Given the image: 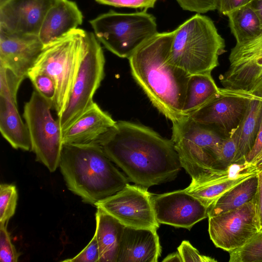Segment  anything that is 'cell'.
I'll return each mask as SVG.
<instances>
[{
  "label": "cell",
  "mask_w": 262,
  "mask_h": 262,
  "mask_svg": "<svg viewBox=\"0 0 262 262\" xmlns=\"http://www.w3.org/2000/svg\"><path fill=\"white\" fill-rule=\"evenodd\" d=\"M97 143L130 181L146 188L174 180L182 168L171 140L142 124L116 121Z\"/></svg>",
  "instance_id": "1"
},
{
  "label": "cell",
  "mask_w": 262,
  "mask_h": 262,
  "mask_svg": "<svg viewBox=\"0 0 262 262\" xmlns=\"http://www.w3.org/2000/svg\"><path fill=\"white\" fill-rule=\"evenodd\" d=\"M175 33L157 32L128 59L132 75L152 104L171 122L184 117L189 75L168 61Z\"/></svg>",
  "instance_id": "2"
},
{
  "label": "cell",
  "mask_w": 262,
  "mask_h": 262,
  "mask_svg": "<svg viewBox=\"0 0 262 262\" xmlns=\"http://www.w3.org/2000/svg\"><path fill=\"white\" fill-rule=\"evenodd\" d=\"M59 166L69 189L94 205L128 184L98 143L63 144Z\"/></svg>",
  "instance_id": "3"
},
{
  "label": "cell",
  "mask_w": 262,
  "mask_h": 262,
  "mask_svg": "<svg viewBox=\"0 0 262 262\" xmlns=\"http://www.w3.org/2000/svg\"><path fill=\"white\" fill-rule=\"evenodd\" d=\"M171 140L182 167L191 178L189 186L210 183L231 177V167L220 170L216 153L224 137L197 123L189 116L172 122Z\"/></svg>",
  "instance_id": "4"
},
{
  "label": "cell",
  "mask_w": 262,
  "mask_h": 262,
  "mask_svg": "<svg viewBox=\"0 0 262 262\" xmlns=\"http://www.w3.org/2000/svg\"><path fill=\"white\" fill-rule=\"evenodd\" d=\"M174 30L170 63L189 75L211 73L219 66L225 42L209 17L196 13Z\"/></svg>",
  "instance_id": "5"
},
{
  "label": "cell",
  "mask_w": 262,
  "mask_h": 262,
  "mask_svg": "<svg viewBox=\"0 0 262 262\" xmlns=\"http://www.w3.org/2000/svg\"><path fill=\"white\" fill-rule=\"evenodd\" d=\"M86 32L76 28L44 46L32 67L51 76L56 85L53 108L57 117L64 110L87 50Z\"/></svg>",
  "instance_id": "6"
},
{
  "label": "cell",
  "mask_w": 262,
  "mask_h": 262,
  "mask_svg": "<svg viewBox=\"0 0 262 262\" xmlns=\"http://www.w3.org/2000/svg\"><path fill=\"white\" fill-rule=\"evenodd\" d=\"M90 23L99 42L120 58H128L158 32L156 18L146 10L131 13L110 10Z\"/></svg>",
  "instance_id": "7"
},
{
  "label": "cell",
  "mask_w": 262,
  "mask_h": 262,
  "mask_svg": "<svg viewBox=\"0 0 262 262\" xmlns=\"http://www.w3.org/2000/svg\"><path fill=\"white\" fill-rule=\"evenodd\" d=\"M52 105L34 90L25 103L23 117L28 127L31 150L36 160L51 172L59 166L63 146L62 132L53 118Z\"/></svg>",
  "instance_id": "8"
},
{
  "label": "cell",
  "mask_w": 262,
  "mask_h": 262,
  "mask_svg": "<svg viewBox=\"0 0 262 262\" xmlns=\"http://www.w3.org/2000/svg\"><path fill=\"white\" fill-rule=\"evenodd\" d=\"M87 50L80 65L66 107L57 120L63 132L94 102L104 77L105 57L94 33L86 32Z\"/></svg>",
  "instance_id": "9"
},
{
  "label": "cell",
  "mask_w": 262,
  "mask_h": 262,
  "mask_svg": "<svg viewBox=\"0 0 262 262\" xmlns=\"http://www.w3.org/2000/svg\"><path fill=\"white\" fill-rule=\"evenodd\" d=\"M228 70L220 76L224 93L262 100V33L236 43L229 56Z\"/></svg>",
  "instance_id": "10"
},
{
  "label": "cell",
  "mask_w": 262,
  "mask_h": 262,
  "mask_svg": "<svg viewBox=\"0 0 262 262\" xmlns=\"http://www.w3.org/2000/svg\"><path fill=\"white\" fill-rule=\"evenodd\" d=\"M260 226L255 198L236 209L208 217V232L214 245L229 252L245 245Z\"/></svg>",
  "instance_id": "11"
},
{
  "label": "cell",
  "mask_w": 262,
  "mask_h": 262,
  "mask_svg": "<svg viewBox=\"0 0 262 262\" xmlns=\"http://www.w3.org/2000/svg\"><path fill=\"white\" fill-rule=\"evenodd\" d=\"M151 195L147 188L127 184L116 193L95 204L125 226L158 229Z\"/></svg>",
  "instance_id": "12"
},
{
  "label": "cell",
  "mask_w": 262,
  "mask_h": 262,
  "mask_svg": "<svg viewBox=\"0 0 262 262\" xmlns=\"http://www.w3.org/2000/svg\"><path fill=\"white\" fill-rule=\"evenodd\" d=\"M250 100L244 96L224 93L220 90L216 96L189 116L197 123L227 137L240 126Z\"/></svg>",
  "instance_id": "13"
},
{
  "label": "cell",
  "mask_w": 262,
  "mask_h": 262,
  "mask_svg": "<svg viewBox=\"0 0 262 262\" xmlns=\"http://www.w3.org/2000/svg\"><path fill=\"white\" fill-rule=\"evenodd\" d=\"M151 201L159 223L190 230L196 223L208 217V208L185 189L151 193Z\"/></svg>",
  "instance_id": "14"
},
{
  "label": "cell",
  "mask_w": 262,
  "mask_h": 262,
  "mask_svg": "<svg viewBox=\"0 0 262 262\" xmlns=\"http://www.w3.org/2000/svg\"><path fill=\"white\" fill-rule=\"evenodd\" d=\"M56 1H7L0 5V29L38 36L48 10Z\"/></svg>",
  "instance_id": "15"
},
{
  "label": "cell",
  "mask_w": 262,
  "mask_h": 262,
  "mask_svg": "<svg viewBox=\"0 0 262 262\" xmlns=\"http://www.w3.org/2000/svg\"><path fill=\"white\" fill-rule=\"evenodd\" d=\"M43 47L38 35L0 29V66L25 79Z\"/></svg>",
  "instance_id": "16"
},
{
  "label": "cell",
  "mask_w": 262,
  "mask_h": 262,
  "mask_svg": "<svg viewBox=\"0 0 262 262\" xmlns=\"http://www.w3.org/2000/svg\"><path fill=\"white\" fill-rule=\"evenodd\" d=\"M116 123L94 102L62 132L63 144H84L98 141Z\"/></svg>",
  "instance_id": "17"
},
{
  "label": "cell",
  "mask_w": 262,
  "mask_h": 262,
  "mask_svg": "<svg viewBox=\"0 0 262 262\" xmlns=\"http://www.w3.org/2000/svg\"><path fill=\"white\" fill-rule=\"evenodd\" d=\"M161 253L157 229L125 226L117 262H157Z\"/></svg>",
  "instance_id": "18"
},
{
  "label": "cell",
  "mask_w": 262,
  "mask_h": 262,
  "mask_svg": "<svg viewBox=\"0 0 262 262\" xmlns=\"http://www.w3.org/2000/svg\"><path fill=\"white\" fill-rule=\"evenodd\" d=\"M82 21V13L75 2L57 0L48 10L38 37L45 46L78 28Z\"/></svg>",
  "instance_id": "19"
},
{
  "label": "cell",
  "mask_w": 262,
  "mask_h": 262,
  "mask_svg": "<svg viewBox=\"0 0 262 262\" xmlns=\"http://www.w3.org/2000/svg\"><path fill=\"white\" fill-rule=\"evenodd\" d=\"M97 208L95 235L99 250V262H117L125 226L102 209Z\"/></svg>",
  "instance_id": "20"
},
{
  "label": "cell",
  "mask_w": 262,
  "mask_h": 262,
  "mask_svg": "<svg viewBox=\"0 0 262 262\" xmlns=\"http://www.w3.org/2000/svg\"><path fill=\"white\" fill-rule=\"evenodd\" d=\"M17 104L0 96V131L3 138L14 149L31 150L28 127L22 120Z\"/></svg>",
  "instance_id": "21"
},
{
  "label": "cell",
  "mask_w": 262,
  "mask_h": 262,
  "mask_svg": "<svg viewBox=\"0 0 262 262\" xmlns=\"http://www.w3.org/2000/svg\"><path fill=\"white\" fill-rule=\"evenodd\" d=\"M258 172L235 185L217 199L208 208V217L236 209L253 200L258 187Z\"/></svg>",
  "instance_id": "22"
},
{
  "label": "cell",
  "mask_w": 262,
  "mask_h": 262,
  "mask_svg": "<svg viewBox=\"0 0 262 262\" xmlns=\"http://www.w3.org/2000/svg\"><path fill=\"white\" fill-rule=\"evenodd\" d=\"M262 119V100L251 99L240 126L236 130L237 151L234 163H245L254 144Z\"/></svg>",
  "instance_id": "23"
},
{
  "label": "cell",
  "mask_w": 262,
  "mask_h": 262,
  "mask_svg": "<svg viewBox=\"0 0 262 262\" xmlns=\"http://www.w3.org/2000/svg\"><path fill=\"white\" fill-rule=\"evenodd\" d=\"M211 73L189 76L183 107L184 116H189L220 92Z\"/></svg>",
  "instance_id": "24"
},
{
  "label": "cell",
  "mask_w": 262,
  "mask_h": 262,
  "mask_svg": "<svg viewBox=\"0 0 262 262\" xmlns=\"http://www.w3.org/2000/svg\"><path fill=\"white\" fill-rule=\"evenodd\" d=\"M258 171L256 167H253L229 178L194 186H188L184 189L209 208L226 192Z\"/></svg>",
  "instance_id": "25"
},
{
  "label": "cell",
  "mask_w": 262,
  "mask_h": 262,
  "mask_svg": "<svg viewBox=\"0 0 262 262\" xmlns=\"http://www.w3.org/2000/svg\"><path fill=\"white\" fill-rule=\"evenodd\" d=\"M226 16L236 43L249 40L262 33L260 20L250 4L230 12Z\"/></svg>",
  "instance_id": "26"
},
{
  "label": "cell",
  "mask_w": 262,
  "mask_h": 262,
  "mask_svg": "<svg viewBox=\"0 0 262 262\" xmlns=\"http://www.w3.org/2000/svg\"><path fill=\"white\" fill-rule=\"evenodd\" d=\"M229 262H262V230L245 245L229 252Z\"/></svg>",
  "instance_id": "27"
},
{
  "label": "cell",
  "mask_w": 262,
  "mask_h": 262,
  "mask_svg": "<svg viewBox=\"0 0 262 262\" xmlns=\"http://www.w3.org/2000/svg\"><path fill=\"white\" fill-rule=\"evenodd\" d=\"M27 77L31 80L35 90L50 103L53 107L56 89L52 77L46 72L34 67L28 71Z\"/></svg>",
  "instance_id": "28"
},
{
  "label": "cell",
  "mask_w": 262,
  "mask_h": 262,
  "mask_svg": "<svg viewBox=\"0 0 262 262\" xmlns=\"http://www.w3.org/2000/svg\"><path fill=\"white\" fill-rule=\"evenodd\" d=\"M17 191L15 185L1 184L0 185V224H7L15 212Z\"/></svg>",
  "instance_id": "29"
},
{
  "label": "cell",
  "mask_w": 262,
  "mask_h": 262,
  "mask_svg": "<svg viewBox=\"0 0 262 262\" xmlns=\"http://www.w3.org/2000/svg\"><path fill=\"white\" fill-rule=\"evenodd\" d=\"M237 151V141L235 132L230 136L224 138L220 144L216 156L218 168L224 170L234 163Z\"/></svg>",
  "instance_id": "30"
},
{
  "label": "cell",
  "mask_w": 262,
  "mask_h": 262,
  "mask_svg": "<svg viewBox=\"0 0 262 262\" xmlns=\"http://www.w3.org/2000/svg\"><path fill=\"white\" fill-rule=\"evenodd\" d=\"M25 78L10 69L0 66V96L8 97L17 103V94Z\"/></svg>",
  "instance_id": "31"
},
{
  "label": "cell",
  "mask_w": 262,
  "mask_h": 262,
  "mask_svg": "<svg viewBox=\"0 0 262 262\" xmlns=\"http://www.w3.org/2000/svg\"><path fill=\"white\" fill-rule=\"evenodd\" d=\"M19 254L12 244L7 230V224H0V261L16 262Z\"/></svg>",
  "instance_id": "32"
},
{
  "label": "cell",
  "mask_w": 262,
  "mask_h": 262,
  "mask_svg": "<svg viewBox=\"0 0 262 262\" xmlns=\"http://www.w3.org/2000/svg\"><path fill=\"white\" fill-rule=\"evenodd\" d=\"M185 10L204 13L217 9L218 0H176Z\"/></svg>",
  "instance_id": "33"
},
{
  "label": "cell",
  "mask_w": 262,
  "mask_h": 262,
  "mask_svg": "<svg viewBox=\"0 0 262 262\" xmlns=\"http://www.w3.org/2000/svg\"><path fill=\"white\" fill-rule=\"evenodd\" d=\"M183 262H215L216 260L203 255L199 252L188 241H183L178 248Z\"/></svg>",
  "instance_id": "34"
},
{
  "label": "cell",
  "mask_w": 262,
  "mask_h": 262,
  "mask_svg": "<svg viewBox=\"0 0 262 262\" xmlns=\"http://www.w3.org/2000/svg\"><path fill=\"white\" fill-rule=\"evenodd\" d=\"M99 250L96 235H94L88 245L77 255L63 261L99 262Z\"/></svg>",
  "instance_id": "35"
},
{
  "label": "cell",
  "mask_w": 262,
  "mask_h": 262,
  "mask_svg": "<svg viewBox=\"0 0 262 262\" xmlns=\"http://www.w3.org/2000/svg\"><path fill=\"white\" fill-rule=\"evenodd\" d=\"M98 3L116 7L134 9L154 8L158 0H95Z\"/></svg>",
  "instance_id": "36"
},
{
  "label": "cell",
  "mask_w": 262,
  "mask_h": 262,
  "mask_svg": "<svg viewBox=\"0 0 262 262\" xmlns=\"http://www.w3.org/2000/svg\"><path fill=\"white\" fill-rule=\"evenodd\" d=\"M253 0H218L217 10L223 15L249 4Z\"/></svg>",
  "instance_id": "37"
},
{
  "label": "cell",
  "mask_w": 262,
  "mask_h": 262,
  "mask_svg": "<svg viewBox=\"0 0 262 262\" xmlns=\"http://www.w3.org/2000/svg\"><path fill=\"white\" fill-rule=\"evenodd\" d=\"M262 151V119L254 144L245 159V162L250 164Z\"/></svg>",
  "instance_id": "38"
},
{
  "label": "cell",
  "mask_w": 262,
  "mask_h": 262,
  "mask_svg": "<svg viewBox=\"0 0 262 262\" xmlns=\"http://www.w3.org/2000/svg\"><path fill=\"white\" fill-rule=\"evenodd\" d=\"M258 174L259 183L257 191L255 197V201L259 223L260 230H262V173L258 170Z\"/></svg>",
  "instance_id": "39"
},
{
  "label": "cell",
  "mask_w": 262,
  "mask_h": 262,
  "mask_svg": "<svg viewBox=\"0 0 262 262\" xmlns=\"http://www.w3.org/2000/svg\"><path fill=\"white\" fill-rule=\"evenodd\" d=\"M250 4L258 16L262 26V0H253Z\"/></svg>",
  "instance_id": "40"
},
{
  "label": "cell",
  "mask_w": 262,
  "mask_h": 262,
  "mask_svg": "<svg viewBox=\"0 0 262 262\" xmlns=\"http://www.w3.org/2000/svg\"><path fill=\"white\" fill-rule=\"evenodd\" d=\"M162 261L168 262V261H180L183 262L182 257L178 252L171 253L167 256Z\"/></svg>",
  "instance_id": "41"
},
{
  "label": "cell",
  "mask_w": 262,
  "mask_h": 262,
  "mask_svg": "<svg viewBox=\"0 0 262 262\" xmlns=\"http://www.w3.org/2000/svg\"><path fill=\"white\" fill-rule=\"evenodd\" d=\"M250 164L256 168L262 165V151Z\"/></svg>",
  "instance_id": "42"
},
{
  "label": "cell",
  "mask_w": 262,
  "mask_h": 262,
  "mask_svg": "<svg viewBox=\"0 0 262 262\" xmlns=\"http://www.w3.org/2000/svg\"><path fill=\"white\" fill-rule=\"evenodd\" d=\"M8 0H0V5L3 4Z\"/></svg>",
  "instance_id": "43"
},
{
  "label": "cell",
  "mask_w": 262,
  "mask_h": 262,
  "mask_svg": "<svg viewBox=\"0 0 262 262\" xmlns=\"http://www.w3.org/2000/svg\"><path fill=\"white\" fill-rule=\"evenodd\" d=\"M257 169L258 170H259L261 172V173H262V165H261L260 166L258 167Z\"/></svg>",
  "instance_id": "44"
}]
</instances>
